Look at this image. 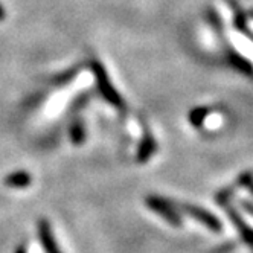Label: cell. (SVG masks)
<instances>
[{
  "label": "cell",
  "instance_id": "cell-5",
  "mask_svg": "<svg viewBox=\"0 0 253 253\" xmlns=\"http://www.w3.org/2000/svg\"><path fill=\"white\" fill-rule=\"evenodd\" d=\"M37 230H39V240L42 243V247H43L44 253H63L60 246L55 241L52 227H50V224H49V221L46 218H40L39 220Z\"/></svg>",
  "mask_w": 253,
  "mask_h": 253
},
{
  "label": "cell",
  "instance_id": "cell-7",
  "mask_svg": "<svg viewBox=\"0 0 253 253\" xmlns=\"http://www.w3.org/2000/svg\"><path fill=\"white\" fill-rule=\"evenodd\" d=\"M32 183V177L26 171H14L3 178V185L12 189H25Z\"/></svg>",
  "mask_w": 253,
  "mask_h": 253
},
{
  "label": "cell",
  "instance_id": "cell-6",
  "mask_svg": "<svg viewBox=\"0 0 253 253\" xmlns=\"http://www.w3.org/2000/svg\"><path fill=\"white\" fill-rule=\"evenodd\" d=\"M157 151V142L153 137V134L150 131L143 133V137L137 147V153H136V160L139 164H147V162L153 157V154H156Z\"/></svg>",
  "mask_w": 253,
  "mask_h": 253
},
{
  "label": "cell",
  "instance_id": "cell-3",
  "mask_svg": "<svg viewBox=\"0 0 253 253\" xmlns=\"http://www.w3.org/2000/svg\"><path fill=\"white\" fill-rule=\"evenodd\" d=\"M178 211H182L183 213L189 215L191 218H194L195 221H198L200 224H203L205 227H208L211 232L213 233H220L223 230V224L221 221L216 218L213 213H211L209 211L203 209V208H198L195 205H189V203H182V205H177Z\"/></svg>",
  "mask_w": 253,
  "mask_h": 253
},
{
  "label": "cell",
  "instance_id": "cell-11",
  "mask_svg": "<svg viewBox=\"0 0 253 253\" xmlns=\"http://www.w3.org/2000/svg\"><path fill=\"white\" fill-rule=\"evenodd\" d=\"M230 5L233 8V12H235V25H237V28L243 32H246L247 35H250V37H253V34H250V31L247 29L246 26V17H244V12L241 11V8H238V5L233 2V0H230Z\"/></svg>",
  "mask_w": 253,
  "mask_h": 253
},
{
  "label": "cell",
  "instance_id": "cell-15",
  "mask_svg": "<svg viewBox=\"0 0 253 253\" xmlns=\"http://www.w3.org/2000/svg\"><path fill=\"white\" fill-rule=\"evenodd\" d=\"M235 249H237V243H233V241H229L220 247H215L213 250H211V253H230L233 252Z\"/></svg>",
  "mask_w": 253,
  "mask_h": 253
},
{
  "label": "cell",
  "instance_id": "cell-8",
  "mask_svg": "<svg viewBox=\"0 0 253 253\" xmlns=\"http://www.w3.org/2000/svg\"><path fill=\"white\" fill-rule=\"evenodd\" d=\"M69 137H70V142L74 143V145H77V147L83 145L84 140H85V126H84L83 119L75 118L74 121L70 122V125H69Z\"/></svg>",
  "mask_w": 253,
  "mask_h": 253
},
{
  "label": "cell",
  "instance_id": "cell-10",
  "mask_svg": "<svg viewBox=\"0 0 253 253\" xmlns=\"http://www.w3.org/2000/svg\"><path fill=\"white\" fill-rule=\"evenodd\" d=\"M212 113V108L209 107H197L194 108V110L189 112L188 115V119H189V124L192 126H195V128H198V126H202L205 119Z\"/></svg>",
  "mask_w": 253,
  "mask_h": 253
},
{
  "label": "cell",
  "instance_id": "cell-18",
  "mask_svg": "<svg viewBox=\"0 0 253 253\" xmlns=\"http://www.w3.org/2000/svg\"><path fill=\"white\" fill-rule=\"evenodd\" d=\"M5 15H6V14H5V9H3L2 5H0V22H2V20L5 19Z\"/></svg>",
  "mask_w": 253,
  "mask_h": 253
},
{
  "label": "cell",
  "instance_id": "cell-16",
  "mask_svg": "<svg viewBox=\"0 0 253 253\" xmlns=\"http://www.w3.org/2000/svg\"><path fill=\"white\" fill-rule=\"evenodd\" d=\"M241 206H243V209H244L247 213H250V215L253 216V203H250V202H247V200H243V202H241Z\"/></svg>",
  "mask_w": 253,
  "mask_h": 253
},
{
  "label": "cell",
  "instance_id": "cell-19",
  "mask_svg": "<svg viewBox=\"0 0 253 253\" xmlns=\"http://www.w3.org/2000/svg\"><path fill=\"white\" fill-rule=\"evenodd\" d=\"M247 189H249V191H250V192L253 194V182H252V183L249 185V188H247Z\"/></svg>",
  "mask_w": 253,
  "mask_h": 253
},
{
  "label": "cell",
  "instance_id": "cell-13",
  "mask_svg": "<svg viewBox=\"0 0 253 253\" xmlns=\"http://www.w3.org/2000/svg\"><path fill=\"white\" fill-rule=\"evenodd\" d=\"M77 75V72L75 70H69V72H64L63 75H60V77H55L52 80V84L53 85H64V84H67L72 78H74Z\"/></svg>",
  "mask_w": 253,
  "mask_h": 253
},
{
  "label": "cell",
  "instance_id": "cell-1",
  "mask_svg": "<svg viewBox=\"0 0 253 253\" xmlns=\"http://www.w3.org/2000/svg\"><path fill=\"white\" fill-rule=\"evenodd\" d=\"M90 67H92V70H93V75H95L96 84H98V90L101 92L102 98L110 105L118 108V110H124L125 102H124L121 93L112 85V81H110V78H108L107 70L104 69V66L98 60H93L92 63H90Z\"/></svg>",
  "mask_w": 253,
  "mask_h": 253
},
{
  "label": "cell",
  "instance_id": "cell-12",
  "mask_svg": "<svg viewBox=\"0 0 253 253\" xmlns=\"http://www.w3.org/2000/svg\"><path fill=\"white\" fill-rule=\"evenodd\" d=\"M235 188H237V185H235V186H229V188H223L221 191H218V192L215 194V202L218 203L221 208L227 206L230 203V198L235 194Z\"/></svg>",
  "mask_w": 253,
  "mask_h": 253
},
{
  "label": "cell",
  "instance_id": "cell-4",
  "mask_svg": "<svg viewBox=\"0 0 253 253\" xmlns=\"http://www.w3.org/2000/svg\"><path fill=\"white\" fill-rule=\"evenodd\" d=\"M224 209H226V213H227V216H229L230 223L235 226V229L238 230V233H240V237H241L243 243L253 252V227L249 226V224L244 221V218L240 215V212H238L237 209H235L230 203H229L227 206H224Z\"/></svg>",
  "mask_w": 253,
  "mask_h": 253
},
{
  "label": "cell",
  "instance_id": "cell-17",
  "mask_svg": "<svg viewBox=\"0 0 253 253\" xmlns=\"http://www.w3.org/2000/svg\"><path fill=\"white\" fill-rule=\"evenodd\" d=\"M14 253H28V250H26V246L25 244H20L19 247L15 249V252Z\"/></svg>",
  "mask_w": 253,
  "mask_h": 253
},
{
  "label": "cell",
  "instance_id": "cell-14",
  "mask_svg": "<svg viewBox=\"0 0 253 253\" xmlns=\"http://www.w3.org/2000/svg\"><path fill=\"white\" fill-rule=\"evenodd\" d=\"M253 182V172L252 171H246L243 174H240V177L237 178V186L240 188H249V185Z\"/></svg>",
  "mask_w": 253,
  "mask_h": 253
},
{
  "label": "cell",
  "instance_id": "cell-9",
  "mask_svg": "<svg viewBox=\"0 0 253 253\" xmlns=\"http://www.w3.org/2000/svg\"><path fill=\"white\" fill-rule=\"evenodd\" d=\"M227 60H229V63H230V66L233 69L240 70L241 74H244V75L253 77V64L249 60H246L243 55H240V53H237V52H229Z\"/></svg>",
  "mask_w": 253,
  "mask_h": 253
},
{
  "label": "cell",
  "instance_id": "cell-2",
  "mask_svg": "<svg viewBox=\"0 0 253 253\" xmlns=\"http://www.w3.org/2000/svg\"><path fill=\"white\" fill-rule=\"evenodd\" d=\"M145 205L150 211L156 212L157 215H160L167 223H169L174 227L182 226V216H180L178 208L175 203L167 200L164 197L159 195H148L145 198Z\"/></svg>",
  "mask_w": 253,
  "mask_h": 253
}]
</instances>
